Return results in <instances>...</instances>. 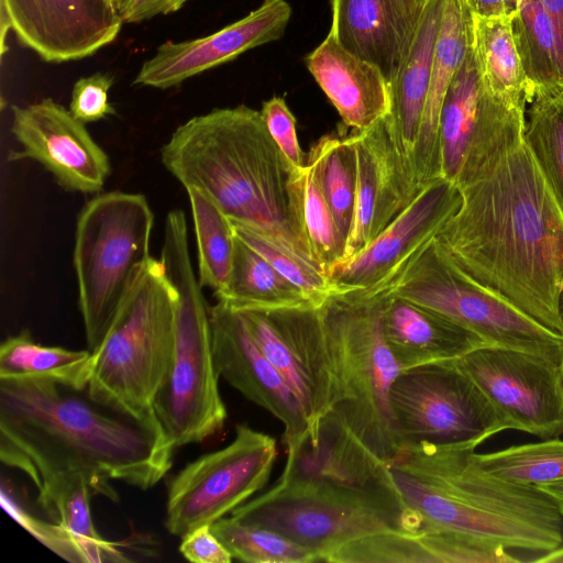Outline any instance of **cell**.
<instances>
[{"label": "cell", "mask_w": 563, "mask_h": 563, "mask_svg": "<svg viewBox=\"0 0 563 563\" xmlns=\"http://www.w3.org/2000/svg\"><path fill=\"white\" fill-rule=\"evenodd\" d=\"M435 234L467 279L563 335V217L523 139L472 183Z\"/></svg>", "instance_id": "cell-1"}, {"label": "cell", "mask_w": 563, "mask_h": 563, "mask_svg": "<svg viewBox=\"0 0 563 563\" xmlns=\"http://www.w3.org/2000/svg\"><path fill=\"white\" fill-rule=\"evenodd\" d=\"M174 451L156 415L132 416L87 387L0 379V459L26 474L37 490L80 474L95 495L117 501L110 481L148 489L172 467Z\"/></svg>", "instance_id": "cell-2"}, {"label": "cell", "mask_w": 563, "mask_h": 563, "mask_svg": "<svg viewBox=\"0 0 563 563\" xmlns=\"http://www.w3.org/2000/svg\"><path fill=\"white\" fill-rule=\"evenodd\" d=\"M161 159L185 189L202 190L232 222L318 267L303 228L305 167L283 154L261 111L241 104L196 115L174 131Z\"/></svg>", "instance_id": "cell-3"}, {"label": "cell", "mask_w": 563, "mask_h": 563, "mask_svg": "<svg viewBox=\"0 0 563 563\" xmlns=\"http://www.w3.org/2000/svg\"><path fill=\"white\" fill-rule=\"evenodd\" d=\"M482 443L402 446L388 464L406 508L409 532L453 531L547 553L563 542V517L533 485L508 482L477 461Z\"/></svg>", "instance_id": "cell-4"}, {"label": "cell", "mask_w": 563, "mask_h": 563, "mask_svg": "<svg viewBox=\"0 0 563 563\" xmlns=\"http://www.w3.org/2000/svg\"><path fill=\"white\" fill-rule=\"evenodd\" d=\"M159 260L177 292L176 340L154 412L177 449L203 442L218 433L227 420L212 350L209 307L194 271L187 220L180 209L166 216Z\"/></svg>", "instance_id": "cell-5"}, {"label": "cell", "mask_w": 563, "mask_h": 563, "mask_svg": "<svg viewBox=\"0 0 563 563\" xmlns=\"http://www.w3.org/2000/svg\"><path fill=\"white\" fill-rule=\"evenodd\" d=\"M176 302L162 261L152 256L92 352L87 388L95 398L139 418L155 415L174 356Z\"/></svg>", "instance_id": "cell-6"}, {"label": "cell", "mask_w": 563, "mask_h": 563, "mask_svg": "<svg viewBox=\"0 0 563 563\" xmlns=\"http://www.w3.org/2000/svg\"><path fill=\"white\" fill-rule=\"evenodd\" d=\"M319 308L334 376L332 411L389 463L401 449L389 402L401 369L383 331L384 295L335 294Z\"/></svg>", "instance_id": "cell-7"}, {"label": "cell", "mask_w": 563, "mask_h": 563, "mask_svg": "<svg viewBox=\"0 0 563 563\" xmlns=\"http://www.w3.org/2000/svg\"><path fill=\"white\" fill-rule=\"evenodd\" d=\"M153 225L154 213L145 196L119 190L96 195L77 217L73 265L91 352L152 257Z\"/></svg>", "instance_id": "cell-8"}, {"label": "cell", "mask_w": 563, "mask_h": 563, "mask_svg": "<svg viewBox=\"0 0 563 563\" xmlns=\"http://www.w3.org/2000/svg\"><path fill=\"white\" fill-rule=\"evenodd\" d=\"M358 296L388 292L429 308L478 335L486 345L531 353L560 364L563 335L481 288L439 252L434 238L387 280Z\"/></svg>", "instance_id": "cell-9"}, {"label": "cell", "mask_w": 563, "mask_h": 563, "mask_svg": "<svg viewBox=\"0 0 563 563\" xmlns=\"http://www.w3.org/2000/svg\"><path fill=\"white\" fill-rule=\"evenodd\" d=\"M230 516L277 531L324 562L354 540L389 530L408 531L406 508L401 506L282 478Z\"/></svg>", "instance_id": "cell-10"}, {"label": "cell", "mask_w": 563, "mask_h": 563, "mask_svg": "<svg viewBox=\"0 0 563 563\" xmlns=\"http://www.w3.org/2000/svg\"><path fill=\"white\" fill-rule=\"evenodd\" d=\"M389 402L401 448L483 443L505 430L487 398L454 361L401 371Z\"/></svg>", "instance_id": "cell-11"}, {"label": "cell", "mask_w": 563, "mask_h": 563, "mask_svg": "<svg viewBox=\"0 0 563 563\" xmlns=\"http://www.w3.org/2000/svg\"><path fill=\"white\" fill-rule=\"evenodd\" d=\"M276 456L273 437L238 424L231 443L199 456L170 481L165 528L181 539L231 515L266 485Z\"/></svg>", "instance_id": "cell-12"}, {"label": "cell", "mask_w": 563, "mask_h": 563, "mask_svg": "<svg viewBox=\"0 0 563 563\" xmlns=\"http://www.w3.org/2000/svg\"><path fill=\"white\" fill-rule=\"evenodd\" d=\"M526 109L494 96L471 46L444 97L439 122L441 177L459 188L472 183L523 139Z\"/></svg>", "instance_id": "cell-13"}, {"label": "cell", "mask_w": 563, "mask_h": 563, "mask_svg": "<svg viewBox=\"0 0 563 563\" xmlns=\"http://www.w3.org/2000/svg\"><path fill=\"white\" fill-rule=\"evenodd\" d=\"M487 398L505 430L542 440L563 433V382L558 363L499 346L454 361Z\"/></svg>", "instance_id": "cell-14"}, {"label": "cell", "mask_w": 563, "mask_h": 563, "mask_svg": "<svg viewBox=\"0 0 563 563\" xmlns=\"http://www.w3.org/2000/svg\"><path fill=\"white\" fill-rule=\"evenodd\" d=\"M11 133L21 148L9 153L10 162H37L67 191L102 190L111 173L109 156L69 109L51 98L13 106Z\"/></svg>", "instance_id": "cell-15"}, {"label": "cell", "mask_w": 563, "mask_h": 563, "mask_svg": "<svg viewBox=\"0 0 563 563\" xmlns=\"http://www.w3.org/2000/svg\"><path fill=\"white\" fill-rule=\"evenodd\" d=\"M286 448L279 478L361 494L405 508L388 464L332 410Z\"/></svg>", "instance_id": "cell-16"}, {"label": "cell", "mask_w": 563, "mask_h": 563, "mask_svg": "<svg viewBox=\"0 0 563 563\" xmlns=\"http://www.w3.org/2000/svg\"><path fill=\"white\" fill-rule=\"evenodd\" d=\"M461 201L454 183L444 178L430 181L367 247L334 265L328 278L340 294L374 289L435 236Z\"/></svg>", "instance_id": "cell-17"}, {"label": "cell", "mask_w": 563, "mask_h": 563, "mask_svg": "<svg viewBox=\"0 0 563 563\" xmlns=\"http://www.w3.org/2000/svg\"><path fill=\"white\" fill-rule=\"evenodd\" d=\"M349 136L356 158V196L341 262L367 247L421 191L385 117Z\"/></svg>", "instance_id": "cell-18"}, {"label": "cell", "mask_w": 563, "mask_h": 563, "mask_svg": "<svg viewBox=\"0 0 563 563\" xmlns=\"http://www.w3.org/2000/svg\"><path fill=\"white\" fill-rule=\"evenodd\" d=\"M0 7L20 42L52 63L95 54L123 23L108 0H0Z\"/></svg>", "instance_id": "cell-19"}, {"label": "cell", "mask_w": 563, "mask_h": 563, "mask_svg": "<svg viewBox=\"0 0 563 563\" xmlns=\"http://www.w3.org/2000/svg\"><path fill=\"white\" fill-rule=\"evenodd\" d=\"M209 316L219 375L282 422L285 446L297 442L309 426L306 415L294 391L254 342L241 313L217 301L209 307Z\"/></svg>", "instance_id": "cell-20"}, {"label": "cell", "mask_w": 563, "mask_h": 563, "mask_svg": "<svg viewBox=\"0 0 563 563\" xmlns=\"http://www.w3.org/2000/svg\"><path fill=\"white\" fill-rule=\"evenodd\" d=\"M292 10L286 0H263L258 8L221 30L185 42H166L143 63L133 85L170 88L254 47L279 40Z\"/></svg>", "instance_id": "cell-21"}, {"label": "cell", "mask_w": 563, "mask_h": 563, "mask_svg": "<svg viewBox=\"0 0 563 563\" xmlns=\"http://www.w3.org/2000/svg\"><path fill=\"white\" fill-rule=\"evenodd\" d=\"M429 0H330L329 33L377 67L389 86L407 57Z\"/></svg>", "instance_id": "cell-22"}, {"label": "cell", "mask_w": 563, "mask_h": 563, "mask_svg": "<svg viewBox=\"0 0 563 563\" xmlns=\"http://www.w3.org/2000/svg\"><path fill=\"white\" fill-rule=\"evenodd\" d=\"M504 545L453 531L389 530L354 540L331 563H515Z\"/></svg>", "instance_id": "cell-23"}, {"label": "cell", "mask_w": 563, "mask_h": 563, "mask_svg": "<svg viewBox=\"0 0 563 563\" xmlns=\"http://www.w3.org/2000/svg\"><path fill=\"white\" fill-rule=\"evenodd\" d=\"M305 62L345 128L364 131L387 115L389 89L379 69L346 51L331 33Z\"/></svg>", "instance_id": "cell-24"}, {"label": "cell", "mask_w": 563, "mask_h": 563, "mask_svg": "<svg viewBox=\"0 0 563 563\" xmlns=\"http://www.w3.org/2000/svg\"><path fill=\"white\" fill-rule=\"evenodd\" d=\"M384 295L383 331L401 371L455 361L488 346L473 332L446 317L405 298Z\"/></svg>", "instance_id": "cell-25"}, {"label": "cell", "mask_w": 563, "mask_h": 563, "mask_svg": "<svg viewBox=\"0 0 563 563\" xmlns=\"http://www.w3.org/2000/svg\"><path fill=\"white\" fill-rule=\"evenodd\" d=\"M473 0H444L429 90L418 132L413 173L420 190L441 177L439 122L448 88L472 42Z\"/></svg>", "instance_id": "cell-26"}, {"label": "cell", "mask_w": 563, "mask_h": 563, "mask_svg": "<svg viewBox=\"0 0 563 563\" xmlns=\"http://www.w3.org/2000/svg\"><path fill=\"white\" fill-rule=\"evenodd\" d=\"M443 5L444 0H429L409 53L396 78L388 86L389 111L385 118L397 147L412 173Z\"/></svg>", "instance_id": "cell-27"}, {"label": "cell", "mask_w": 563, "mask_h": 563, "mask_svg": "<svg viewBox=\"0 0 563 563\" xmlns=\"http://www.w3.org/2000/svg\"><path fill=\"white\" fill-rule=\"evenodd\" d=\"M300 369L311 395L309 427L332 410L334 376L320 308L313 306L264 310Z\"/></svg>", "instance_id": "cell-28"}, {"label": "cell", "mask_w": 563, "mask_h": 563, "mask_svg": "<svg viewBox=\"0 0 563 563\" xmlns=\"http://www.w3.org/2000/svg\"><path fill=\"white\" fill-rule=\"evenodd\" d=\"M512 18H483L473 11L472 48L488 90L510 106L527 109L533 91L514 37Z\"/></svg>", "instance_id": "cell-29"}, {"label": "cell", "mask_w": 563, "mask_h": 563, "mask_svg": "<svg viewBox=\"0 0 563 563\" xmlns=\"http://www.w3.org/2000/svg\"><path fill=\"white\" fill-rule=\"evenodd\" d=\"M214 296L235 311L316 307L305 291L236 235L229 278Z\"/></svg>", "instance_id": "cell-30"}, {"label": "cell", "mask_w": 563, "mask_h": 563, "mask_svg": "<svg viewBox=\"0 0 563 563\" xmlns=\"http://www.w3.org/2000/svg\"><path fill=\"white\" fill-rule=\"evenodd\" d=\"M89 479L80 474L59 478L38 490L37 503L48 517L77 543L82 562H128L122 544L104 539L96 530Z\"/></svg>", "instance_id": "cell-31"}, {"label": "cell", "mask_w": 563, "mask_h": 563, "mask_svg": "<svg viewBox=\"0 0 563 563\" xmlns=\"http://www.w3.org/2000/svg\"><path fill=\"white\" fill-rule=\"evenodd\" d=\"M93 353L35 342L29 331L7 338L0 346V379L41 378L76 388L88 386Z\"/></svg>", "instance_id": "cell-32"}, {"label": "cell", "mask_w": 563, "mask_h": 563, "mask_svg": "<svg viewBox=\"0 0 563 563\" xmlns=\"http://www.w3.org/2000/svg\"><path fill=\"white\" fill-rule=\"evenodd\" d=\"M306 163L312 168L346 242L352 229L356 196V158L350 136H322L310 148Z\"/></svg>", "instance_id": "cell-33"}, {"label": "cell", "mask_w": 563, "mask_h": 563, "mask_svg": "<svg viewBox=\"0 0 563 563\" xmlns=\"http://www.w3.org/2000/svg\"><path fill=\"white\" fill-rule=\"evenodd\" d=\"M197 241L198 280L221 290L229 278L235 244L231 220L202 190L186 188Z\"/></svg>", "instance_id": "cell-34"}, {"label": "cell", "mask_w": 563, "mask_h": 563, "mask_svg": "<svg viewBox=\"0 0 563 563\" xmlns=\"http://www.w3.org/2000/svg\"><path fill=\"white\" fill-rule=\"evenodd\" d=\"M528 106L525 141L563 217V100L534 95Z\"/></svg>", "instance_id": "cell-35"}, {"label": "cell", "mask_w": 563, "mask_h": 563, "mask_svg": "<svg viewBox=\"0 0 563 563\" xmlns=\"http://www.w3.org/2000/svg\"><path fill=\"white\" fill-rule=\"evenodd\" d=\"M232 558L247 563H314L317 554L284 534L223 517L211 525Z\"/></svg>", "instance_id": "cell-36"}, {"label": "cell", "mask_w": 563, "mask_h": 563, "mask_svg": "<svg viewBox=\"0 0 563 563\" xmlns=\"http://www.w3.org/2000/svg\"><path fill=\"white\" fill-rule=\"evenodd\" d=\"M476 457L487 472L508 482L537 486L563 479V440L558 438L477 453Z\"/></svg>", "instance_id": "cell-37"}, {"label": "cell", "mask_w": 563, "mask_h": 563, "mask_svg": "<svg viewBox=\"0 0 563 563\" xmlns=\"http://www.w3.org/2000/svg\"><path fill=\"white\" fill-rule=\"evenodd\" d=\"M302 219L313 261L328 277L330 269L342 261L346 242L307 163L303 168Z\"/></svg>", "instance_id": "cell-38"}, {"label": "cell", "mask_w": 563, "mask_h": 563, "mask_svg": "<svg viewBox=\"0 0 563 563\" xmlns=\"http://www.w3.org/2000/svg\"><path fill=\"white\" fill-rule=\"evenodd\" d=\"M234 234L261 254L279 274L298 286L318 308L340 291L313 264L287 251L268 236L243 224L232 222Z\"/></svg>", "instance_id": "cell-39"}, {"label": "cell", "mask_w": 563, "mask_h": 563, "mask_svg": "<svg viewBox=\"0 0 563 563\" xmlns=\"http://www.w3.org/2000/svg\"><path fill=\"white\" fill-rule=\"evenodd\" d=\"M113 84L112 76L95 73L78 79L71 90L69 111L84 123L96 122L115 114L108 93Z\"/></svg>", "instance_id": "cell-40"}, {"label": "cell", "mask_w": 563, "mask_h": 563, "mask_svg": "<svg viewBox=\"0 0 563 563\" xmlns=\"http://www.w3.org/2000/svg\"><path fill=\"white\" fill-rule=\"evenodd\" d=\"M261 114L266 128L289 162L297 168H303V153L300 148L296 119L282 97H273L262 106Z\"/></svg>", "instance_id": "cell-41"}, {"label": "cell", "mask_w": 563, "mask_h": 563, "mask_svg": "<svg viewBox=\"0 0 563 563\" xmlns=\"http://www.w3.org/2000/svg\"><path fill=\"white\" fill-rule=\"evenodd\" d=\"M179 552L186 560L195 563H230L233 560L211 526H201L185 534Z\"/></svg>", "instance_id": "cell-42"}, {"label": "cell", "mask_w": 563, "mask_h": 563, "mask_svg": "<svg viewBox=\"0 0 563 563\" xmlns=\"http://www.w3.org/2000/svg\"><path fill=\"white\" fill-rule=\"evenodd\" d=\"M188 0H131L121 18L125 23H139L156 15L179 10Z\"/></svg>", "instance_id": "cell-43"}, {"label": "cell", "mask_w": 563, "mask_h": 563, "mask_svg": "<svg viewBox=\"0 0 563 563\" xmlns=\"http://www.w3.org/2000/svg\"><path fill=\"white\" fill-rule=\"evenodd\" d=\"M518 0H473V11L483 18H501L515 14Z\"/></svg>", "instance_id": "cell-44"}, {"label": "cell", "mask_w": 563, "mask_h": 563, "mask_svg": "<svg viewBox=\"0 0 563 563\" xmlns=\"http://www.w3.org/2000/svg\"><path fill=\"white\" fill-rule=\"evenodd\" d=\"M539 2L553 22L563 44V0H539Z\"/></svg>", "instance_id": "cell-45"}, {"label": "cell", "mask_w": 563, "mask_h": 563, "mask_svg": "<svg viewBox=\"0 0 563 563\" xmlns=\"http://www.w3.org/2000/svg\"><path fill=\"white\" fill-rule=\"evenodd\" d=\"M537 487L553 500L560 515L563 517V479L537 485Z\"/></svg>", "instance_id": "cell-46"}, {"label": "cell", "mask_w": 563, "mask_h": 563, "mask_svg": "<svg viewBox=\"0 0 563 563\" xmlns=\"http://www.w3.org/2000/svg\"><path fill=\"white\" fill-rule=\"evenodd\" d=\"M532 562L539 563H563V545L558 549L543 553L540 558H536Z\"/></svg>", "instance_id": "cell-47"}, {"label": "cell", "mask_w": 563, "mask_h": 563, "mask_svg": "<svg viewBox=\"0 0 563 563\" xmlns=\"http://www.w3.org/2000/svg\"><path fill=\"white\" fill-rule=\"evenodd\" d=\"M112 8L120 14L124 12L131 0H108Z\"/></svg>", "instance_id": "cell-48"}, {"label": "cell", "mask_w": 563, "mask_h": 563, "mask_svg": "<svg viewBox=\"0 0 563 563\" xmlns=\"http://www.w3.org/2000/svg\"><path fill=\"white\" fill-rule=\"evenodd\" d=\"M559 366H560L562 382H563V358H562L561 363L559 364Z\"/></svg>", "instance_id": "cell-49"}, {"label": "cell", "mask_w": 563, "mask_h": 563, "mask_svg": "<svg viewBox=\"0 0 563 563\" xmlns=\"http://www.w3.org/2000/svg\"><path fill=\"white\" fill-rule=\"evenodd\" d=\"M561 314H562V319H563V295H562V300H561Z\"/></svg>", "instance_id": "cell-50"}]
</instances>
